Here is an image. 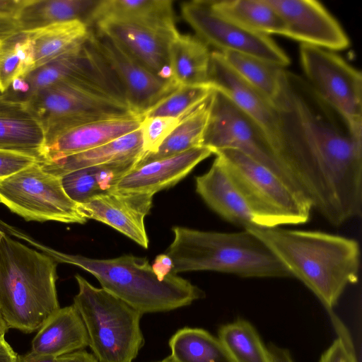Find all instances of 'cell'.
Segmentation results:
<instances>
[{"mask_svg": "<svg viewBox=\"0 0 362 362\" xmlns=\"http://www.w3.org/2000/svg\"><path fill=\"white\" fill-rule=\"evenodd\" d=\"M274 157L292 185L329 223L360 216L362 132L320 98L305 78L284 70L276 100Z\"/></svg>", "mask_w": 362, "mask_h": 362, "instance_id": "cell-1", "label": "cell"}, {"mask_svg": "<svg viewBox=\"0 0 362 362\" xmlns=\"http://www.w3.org/2000/svg\"><path fill=\"white\" fill-rule=\"evenodd\" d=\"M307 286L329 313L345 288L358 281L360 247L352 238L321 231L280 227L246 228Z\"/></svg>", "mask_w": 362, "mask_h": 362, "instance_id": "cell-2", "label": "cell"}, {"mask_svg": "<svg viewBox=\"0 0 362 362\" xmlns=\"http://www.w3.org/2000/svg\"><path fill=\"white\" fill-rule=\"evenodd\" d=\"M18 238L57 262L73 264L89 272L103 288L142 315L173 310L204 297L202 289L176 274L159 276L145 257L123 255L112 259H94L57 251L23 231Z\"/></svg>", "mask_w": 362, "mask_h": 362, "instance_id": "cell-3", "label": "cell"}, {"mask_svg": "<svg viewBox=\"0 0 362 362\" xmlns=\"http://www.w3.org/2000/svg\"><path fill=\"white\" fill-rule=\"evenodd\" d=\"M57 262L0 229V313L7 327L30 333L60 308Z\"/></svg>", "mask_w": 362, "mask_h": 362, "instance_id": "cell-4", "label": "cell"}, {"mask_svg": "<svg viewBox=\"0 0 362 362\" xmlns=\"http://www.w3.org/2000/svg\"><path fill=\"white\" fill-rule=\"evenodd\" d=\"M174 238L165 254L173 273L214 271L244 278L291 276L272 252L247 229L223 233L186 227L173 228Z\"/></svg>", "mask_w": 362, "mask_h": 362, "instance_id": "cell-5", "label": "cell"}, {"mask_svg": "<svg viewBox=\"0 0 362 362\" xmlns=\"http://www.w3.org/2000/svg\"><path fill=\"white\" fill-rule=\"evenodd\" d=\"M75 278L78 292L73 305L85 325L93 355L99 362H133L144 344L143 315L79 274Z\"/></svg>", "mask_w": 362, "mask_h": 362, "instance_id": "cell-6", "label": "cell"}, {"mask_svg": "<svg viewBox=\"0 0 362 362\" xmlns=\"http://www.w3.org/2000/svg\"><path fill=\"white\" fill-rule=\"evenodd\" d=\"M246 199L255 225L279 227L308 221L310 202L272 170L235 149L215 152Z\"/></svg>", "mask_w": 362, "mask_h": 362, "instance_id": "cell-7", "label": "cell"}, {"mask_svg": "<svg viewBox=\"0 0 362 362\" xmlns=\"http://www.w3.org/2000/svg\"><path fill=\"white\" fill-rule=\"evenodd\" d=\"M67 82L127 105L123 89L90 37L80 45L14 81L3 95L25 101L35 92Z\"/></svg>", "mask_w": 362, "mask_h": 362, "instance_id": "cell-8", "label": "cell"}, {"mask_svg": "<svg viewBox=\"0 0 362 362\" xmlns=\"http://www.w3.org/2000/svg\"><path fill=\"white\" fill-rule=\"evenodd\" d=\"M0 202L26 221H87L65 193L60 178L45 172L39 162L0 180Z\"/></svg>", "mask_w": 362, "mask_h": 362, "instance_id": "cell-9", "label": "cell"}, {"mask_svg": "<svg viewBox=\"0 0 362 362\" xmlns=\"http://www.w3.org/2000/svg\"><path fill=\"white\" fill-rule=\"evenodd\" d=\"M305 80L313 91L362 132V74L334 51L300 44Z\"/></svg>", "mask_w": 362, "mask_h": 362, "instance_id": "cell-10", "label": "cell"}, {"mask_svg": "<svg viewBox=\"0 0 362 362\" xmlns=\"http://www.w3.org/2000/svg\"><path fill=\"white\" fill-rule=\"evenodd\" d=\"M23 102L41 120L45 136L88 122L134 115L124 104L67 82L42 88Z\"/></svg>", "mask_w": 362, "mask_h": 362, "instance_id": "cell-11", "label": "cell"}, {"mask_svg": "<svg viewBox=\"0 0 362 362\" xmlns=\"http://www.w3.org/2000/svg\"><path fill=\"white\" fill-rule=\"evenodd\" d=\"M202 146L211 149L213 153L228 148L241 151L295 189L277 163L263 131L226 95L216 89Z\"/></svg>", "mask_w": 362, "mask_h": 362, "instance_id": "cell-12", "label": "cell"}, {"mask_svg": "<svg viewBox=\"0 0 362 362\" xmlns=\"http://www.w3.org/2000/svg\"><path fill=\"white\" fill-rule=\"evenodd\" d=\"M184 20L197 37L219 52L250 55L284 68L290 59L270 36L250 31L214 11L209 1L181 4Z\"/></svg>", "mask_w": 362, "mask_h": 362, "instance_id": "cell-13", "label": "cell"}, {"mask_svg": "<svg viewBox=\"0 0 362 362\" xmlns=\"http://www.w3.org/2000/svg\"><path fill=\"white\" fill-rule=\"evenodd\" d=\"M90 37L119 82L134 115L142 118L147 110L178 88L151 73L104 34L90 28Z\"/></svg>", "mask_w": 362, "mask_h": 362, "instance_id": "cell-14", "label": "cell"}, {"mask_svg": "<svg viewBox=\"0 0 362 362\" xmlns=\"http://www.w3.org/2000/svg\"><path fill=\"white\" fill-rule=\"evenodd\" d=\"M283 18L284 36L331 51L348 48L350 40L337 20L315 0H267Z\"/></svg>", "mask_w": 362, "mask_h": 362, "instance_id": "cell-15", "label": "cell"}, {"mask_svg": "<svg viewBox=\"0 0 362 362\" xmlns=\"http://www.w3.org/2000/svg\"><path fill=\"white\" fill-rule=\"evenodd\" d=\"M153 195L115 189L79 204L78 207L86 219L107 224L140 246L148 248L144 219L151 209Z\"/></svg>", "mask_w": 362, "mask_h": 362, "instance_id": "cell-16", "label": "cell"}, {"mask_svg": "<svg viewBox=\"0 0 362 362\" xmlns=\"http://www.w3.org/2000/svg\"><path fill=\"white\" fill-rule=\"evenodd\" d=\"M94 25L95 30L112 40L151 73L173 82L168 49L174 37L139 24L110 18L100 20Z\"/></svg>", "mask_w": 362, "mask_h": 362, "instance_id": "cell-17", "label": "cell"}, {"mask_svg": "<svg viewBox=\"0 0 362 362\" xmlns=\"http://www.w3.org/2000/svg\"><path fill=\"white\" fill-rule=\"evenodd\" d=\"M208 82L260 127L274 153L278 137V113L274 104L239 77L217 51L211 53Z\"/></svg>", "mask_w": 362, "mask_h": 362, "instance_id": "cell-18", "label": "cell"}, {"mask_svg": "<svg viewBox=\"0 0 362 362\" xmlns=\"http://www.w3.org/2000/svg\"><path fill=\"white\" fill-rule=\"evenodd\" d=\"M141 119L134 115L107 117L46 135L40 163L56 160L107 144L139 129Z\"/></svg>", "mask_w": 362, "mask_h": 362, "instance_id": "cell-19", "label": "cell"}, {"mask_svg": "<svg viewBox=\"0 0 362 362\" xmlns=\"http://www.w3.org/2000/svg\"><path fill=\"white\" fill-rule=\"evenodd\" d=\"M213 154L209 148L196 147L170 157L138 164L117 184L115 189L155 193L169 188Z\"/></svg>", "mask_w": 362, "mask_h": 362, "instance_id": "cell-20", "label": "cell"}, {"mask_svg": "<svg viewBox=\"0 0 362 362\" xmlns=\"http://www.w3.org/2000/svg\"><path fill=\"white\" fill-rule=\"evenodd\" d=\"M195 180L197 192L222 218L244 228L255 225L246 199L218 156L209 170Z\"/></svg>", "mask_w": 362, "mask_h": 362, "instance_id": "cell-21", "label": "cell"}, {"mask_svg": "<svg viewBox=\"0 0 362 362\" xmlns=\"http://www.w3.org/2000/svg\"><path fill=\"white\" fill-rule=\"evenodd\" d=\"M45 132L26 103L0 94V150L25 153L42 161Z\"/></svg>", "mask_w": 362, "mask_h": 362, "instance_id": "cell-22", "label": "cell"}, {"mask_svg": "<svg viewBox=\"0 0 362 362\" xmlns=\"http://www.w3.org/2000/svg\"><path fill=\"white\" fill-rule=\"evenodd\" d=\"M107 18L139 24L172 37L179 33L170 0L98 1L87 25L90 28Z\"/></svg>", "mask_w": 362, "mask_h": 362, "instance_id": "cell-23", "label": "cell"}, {"mask_svg": "<svg viewBox=\"0 0 362 362\" xmlns=\"http://www.w3.org/2000/svg\"><path fill=\"white\" fill-rule=\"evenodd\" d=\"M89 346L86 328L74 305L58 309L38 329L31 351L58 357Z\"/></svg>", "mask_w": 362, "mask_h": 362, "instance_id": "cell-24", "label": "cell"}, {"mask_svg": "<svg viewBox=\"0 0 362 362\" xmlns=\"http://www.w3.org/2000/svg\"><path fill=\"white\" fill-rule=\"evenodd\" d=\"M143 156L139 128L98 147L56 160L39 163L45 172L59 177L83 168L133 159L141 160Z\"/></svg>", "mask_w": 362, "mask_h": 362, "instance_id": "cell-25", "label": "cell"}, {"mask_svg": "<svg viewBox=\"0 0 362 362\" xmlns=\"http://www.w3.org/2000/svg\"><path fill=\"white\" fill-rule=\"evenodd\" d=\"M140 159L109 163L78 169L59 177L66 195L78 205L115 189Z\"/></svg>", "mask_w": 362, "mask_h": 362, "instance_id": "cell-26", "label": "cell"}, {"mask_svg": "<svg viewBox=\"0 0 362 362\" xmlns=\"http://www.w3.org/2000/svg\"><path fill=\"white\" fill-rule=\"evenodd\" d=\"M98 2L93 0H25L15 18L19 30L24 32L76 20L87 25Z\"/></svg>", "mask_w": 362, "mask_h": 362, "instance_id": "cell-27", "label": "cell"}, {"mask_svg": "<svg viewBox=\"0 0 362 362\" xmlns=\"http://www.w3.org/2000/svg\"><path fill=\"white\" fill-rule=\"evenodd\" d=\"M211 53L198 37L178 33L168 49L173 81L179 87L208 84Z\"/></svg>", "mask_w": 362, "mask_h": 362, "instance_id": "cell-28", "label": "cell"}, {"mask_svg": "<svg viewBox=\"0 0 362 362\" xmlns=\"http://www.w3.org/2000/svg\"><path fill=\"white\" fill-rule=\"evenodd\" d=\"M28 33L35 69L82 44L88 38L90 28L84 22L76 20Z\"/></svg>", "mask_w": 362, "mask_h": 362, "instance_id": "cell-29", "label": "cell"}, {"mask_svg": "<svg viewBox=\"0 0 362 362\" xmlns=\"http://www.w3.org/2000/svg\"><path fill=\"white\" fill-rule=\"evenodd\" d=\"M209 3L214 11L250 31L284 36L285 23L267 0H213Z\"/></svg>", "mask_w": 362, "mask_h": 362, "instance_id": "cell-30", "label": "cell"}, {"mask_svg": "<svg viewBox=\"0 0 362 362\" xmlns=\"http://www.w3.org/2000/svg\"><path fill=\"white\" fill-rule=\"evenodd\" d=\"M214 91L194 110L182 117L179 124L162 143L157 151L144 156L138 164L170 157L196 147L203 146V137Z\"/></svg>", "mask_w": 362, "mask_h": 362, "instance_id": "cell-31", "label": "cell"}, {"mask_svg": "<svg viewBox=\"0 0 362 362\" xmlns=\"http://www.w3.org/2000/svg\"><path fill=\"white\" fill-rule=\"evenodd\" d=\"M168 344L176 362H233L219 339L201 328L180 329Z\"/></svg>", "mask_w": 362, "mask_h": 362, "instance_id": "cell-32", "label": "cell"}, {"mask_svg": "<svg viewBox=\"0 0 362 362\" xmlns=\"http://www.w3.org/2000/svg\"><path fill=\"white\" fill-rule=\"evenodd\" d=\"M220 53L239 77L274 104L281 90L284 68L250 55Z\"/></svg>", "mask_w": 362, "mask_h": 362, "instance_id": "cell-33", "label": "cell"}, {"mask_svg": "<svg viewBox=\"0 0 362 362\" xmlns=\"http://www.w3.org/2000/svg\"><path fill=\"white\" fill-rule=\"evenodd\" d=\"M218 339L233 362H272L268 349L247 321L238 320L222 326Z\"/></svg>", "mask_w": 362, "mask_h": 362, "instance_id": "cell-34", "label": "cell"}, {"mask_svg": "<svg viewBox=\"0 0 362 362\" xmlns=\"http://www.w3.org/2000/svg\"><path fill=\"white\" fill-rule=\"evenodd\" d=\"M34 69L31 42L28 32L17 31L0 42V94L16 79Z\"/></svg>", "mask_w": 362, "mask_h": 362, "instance_id": "cell-35", "label": "cell"}, {"mask_svg": "<svg viewBox=\"0 0 362 362\" xmlns=\"http://www.w3.org/2000/svg\"><path fill=\"white\" fill-rule=\"evenodd\" d=\"M214 91L209 84L182 86L177 88L142 116L182 117L187 115Z\"/></svg>", "mask_w": 362, "mask_h": 362, "instance_id": "cell-36", "label": "cell"}, {"mask_svg": "<svg viewBox=\"0 0 362 362\" xmlns=\"http://www.w3.org/2000/svg\"><path fill=\"white\" fill-rule=\"evenodd\" d=\"M182 117H142L139 128L142 138L143 157L157 151L162 143L179 124Z\"/></svg>", "mask_w": 362, "mask_h": 362, "instance_id": "cell-37", "label": "cell"}, {"mask_svg": "<svg viewBox=\"0 0 362 362\" xmlns=\"http://www.w3.org/2000/svg\"><path fill=\"white\" fill-rule=\"evenodd\" d=\"M331 314L337 337L322 355L319 362H358L348 331L338 317Z\"/></svg>", "mask_w": 362, "mask_h": 362, "instance_id": "cell-38", "label": "cell"}, {"mask_svg": "<svg viewBox=\"0 0 362 362\" xmlns=\"http://www.w3.org/2000/svg\"><path fill=\"white\" fill-rule=\"evenodd\" d=\"M37 162L40 160L31 155L0 150V180Z\"/></svg>", "mask_w": 362, "mask_h": 362, "instance_id": "cell-39", "label": "cell"}, {"mask_svg": "<svg viewBox=\"0 0 362 362\" xmlns=\"http://www.w3.org/2000/svg\"><path fill=\"white\" fill-rule=\"evenodd\" d=\"M55 362H99L95 356L81 349L56 358Z\"/></svg>", "mask_w": 362, "mask_h": 362, "instance_id": "cell-40", "label": "cell"}, {"mask_svg": "<svg viewBox=\"0 0 362 362\" xmlns=\"http://www.w3.org/2000/svg\"><path fill=\"white\" fill-rule=\"evenodd\" d=\"M151 266L155 272L162 278L173 273L172 261L165 253L158 255Z\"/></svg>", "mask_w": 362, "mask_h": 362, "instance_id": "cell-41", "label": "cell"}, {"mask_svg": "<svg viewBox=\"0 0 362 362\" xmlns=\"http://www.w3.org/2000/svg\"><path fill=\"white\" fill-rule=\"evenodd\" d=\"M19 30L16 19L14 16H0V42L9 35Z\"/></svg>", "mask_w": 362, "mask_h": 362, "instance_id": "cell-42", "label": "cell"}, {"mask_svg": "<svg viewBox=\"0 0 362 362\" xmlns=\"http://www.w3.org/2000/svg\"><path fill=\"white\" fill-rule=\"evenodd\" d=\"M25 0H0V16H14Z\"/></svg>", "mask_w": 362, "mask_h": 362, "instance_id": "cell-43", "label": "cell"}, {"mask_svg": "<svg viewBox=\"0 0 362 362\" xmlns=\"http://www.w3.org/2000/svg\"><path fill=\"white\" fill-rule=\"evenodd\" d=\"M56 357L30 352L23 354H17L15 362H55Z\"/></svg>", "mask_w": 362, "mask_h": 362, "instance_id": "cell-44", "label": "cell"}, {"mask_svg": "<svg viewBox=\"0 0 362 362\" xmlns=\"http://www.w3.org/2000/svg\"><path fill=\"white\" fill-rule=\"evenodd\" d=\"M272 362H293L289 352L275 345L268 347Z\"/></svg>", "mask_w": 362, "mask_h": 362, "instance_id": "cell-45", "label": "cell"}, {"mask_svg": "<svg viewBox=\"0 0 362 362\" xmlns=\"http://www.w3.org/2000/svg\"><path fill=\"white\" fill-rule=\"evenodd\" d=\"M17 354L6 341L5 338L0 340V362H15Z\"/></svg>", "mask_w": 362, "mask_h": 362, "instance_id": "cell-46", "label": "cell"}, {"mask_svg": "<svg viewBox=\"0 0 362 362\" xmlns=\"http://www.w3.org/2000/svg\"><path fill=\"white\" fill-rule=\"evenodd\" d=\"M8 329V327L0 313V340L4 338Z\"/></svg>", "mask_w": 362, "mask_h": 362, "instance_id": "cell-47", "label": "cell"}, {"mask_svg": "<svg viewBox=\"0 0 362 362\" xmlns=\"http://www.w3.org/2000/svg\"><path fill=\"white\" fill-rule=\"evenodd\" d=\"M158 362H176V361L170 355V356H167L166 358H165L164 359H163L162 361H158Z\"/></svg>", "mask_w": 362, "mask_h": 362, "instance_id": "cell-48", "label": "cell"}]
</instances>
